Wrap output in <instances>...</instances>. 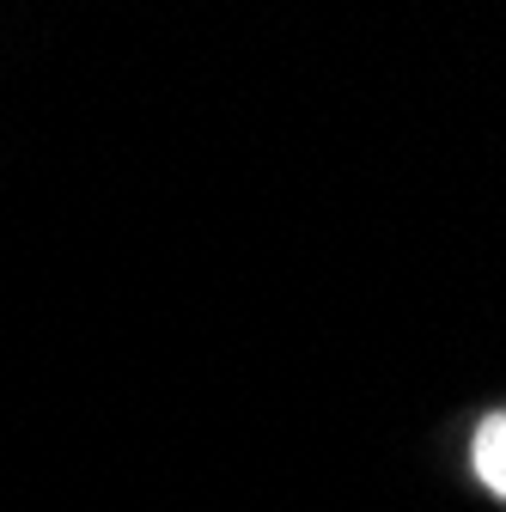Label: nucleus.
<instances>
[{
  "instance_id": "nucleus-1",
  "label": "nucleus",
  "mask_w": 506,
  "mask_h": 512,
  "mask_svg": "<svg viewBox=\"0 0 506 512\" xmlns=\"http://www.w3.org/2000/svg\"><path fill=\"white\" fill-rule=\"evenodd\" d=\"M470 458H476V476L506 500V415H488L476 427V445H470Z\"/></svg>"
}]
</instances>
